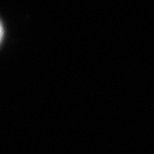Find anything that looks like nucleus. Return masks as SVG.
Here are the masks:
<instances>
[{
	"instance_id": "f257e3e1",
	"label": "nucleus",
	"mask_w": 154,
	"mask_h": 154,
	"mask_svg": "<svg viewBox=\"0 0 154 154\" xmlns=\"http://www.w3.org/2000/svg\"><path fill=\"white\" fill-rule=\"evenodd\" d=\"M2 37H4V29H2L1 23H0V42H1V40H2Z\"/></svg>"
}]
</instances>
